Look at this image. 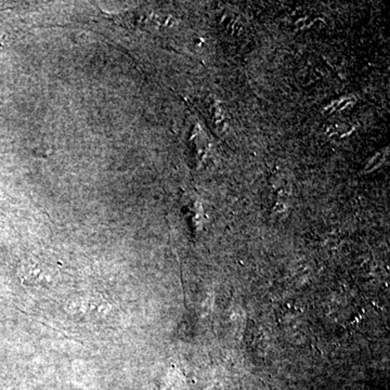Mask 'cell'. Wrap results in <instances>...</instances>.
Segmentation results:
<instances>
[{"mask_svg":"<svg viewBox=\"0 0 390 390\" xmlns=\"http://www.w3.org/2000/svg\"><path fill=\"white\" fill-rule=\"evenodd\" d=\"M103 309H106V306L102 307L100 303H98L97 299L93 298H87V299H80L72 301L68 305V310L73 315H91V313H97Z\"/></svg>","mask_w":390,"mask_h":390,"instance_id":"1","label":"cell"},{"mask_svg":"<svg viewBox=\"0 0 390 390\" xmlns=\"http://www.w3.org/2000/svg\"><path fill=\"white\" fill-rule=\"evenodd\" d=\"M30 280L35 284V286H40V284H46L48 282V275L43 268L40 266L35 265V267L32 268L30 272Z\"/></svg>","mask_w":390,"mask_h":390,"instance_id":"2","label":"cell"}]
</instances>
